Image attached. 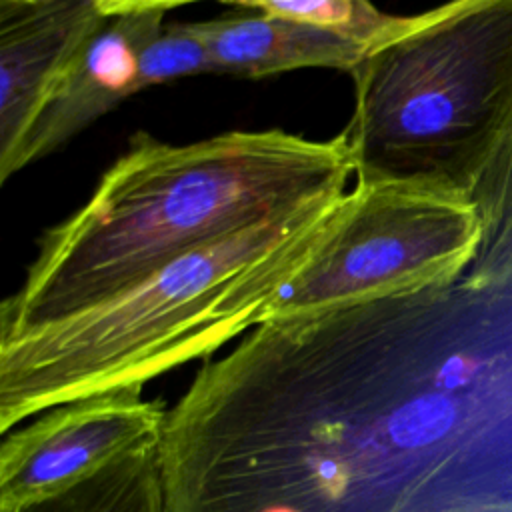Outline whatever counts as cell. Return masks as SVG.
<instances>
[{
    "label": "cell",
    "instance_id": "1",
    "mask_svg": "<svg viewBox=\"0 0 512 512\" xmlns=\"http://www.w3.org/2000/svg\"><path fill=\"white\" fill-rule=\"evenodd\" d=\"M344 136L234 130L192 144L136 134L82 208L50 228L0 336L90 308L174 260L250 226L344 194Z\"/></svg>",
    "mask_w": 512,
    "mask_h": 512
},
{
    "label": "cell",
    "instance_id": "2",
    "mask_svg": "<svg viewBox=\"0 0 512 512\" xmlns=\"http://www.w3.org/2000/svg\"><path fill=\"white\" fill-rule=\"evenodd\" d=\"M338 198L190 252L90 308L0 336V432L64 402L144 388L266 322Z\"/></svg>",
    "mask_w": 512,
    "mask_h": 512
},
{
    "label": "cell",
    "instance_id": "3",
    "mask_svg": "<svg viewBox=\"0 0 512 512\" xmlns=\"http://www.w3.org/2000/svg\"><path fill=\"white\" fill-rule=\"evenodd\" d=\"M352 78L342 136L356 182L472 198L512 132V0H450L414 14Z\"/></svg>",
    "mask_w": 512,
    "mask_h": 512
},
{
    "label": "cell",
    "instance_id": "4",
    "mask_svg": "<svg viewBox=\"0 0 512 512\" xmlns=\"http://www.w3.org/2000/svg\"><path fill=\"white\" fill-rule=\"evenodd\" d=\"M484 222L472 198L400 182H356L270 318L440 286L476 260Z\"/></svg>",
    "mask_w": 512,
    "mask_h": 512
},
{
    "label": "cell",
    "instance_id": "5",
    "mask_svg": "<svg viewBox=\"0 0 512 512\" xmlns=\"http://www.w3.org/2000/svg\"><path fill=\"white\" fill-rule=\"evenodd\" d=\"M142 390L64 402L2 434L0 512L64 490L130 452L160 446L168 408Z\"/></svg>",
    "mask_w": 512,
    "mask_h": 512
},
{
    "label": "cell",
    "instance_id": "6",
    "mask_svg": "<svg viewBox=\"0 0 512 512\" xmlns=\"http://www.w3.org/2000/svg\"><path fill=\"white\" fill-rule=\"evenodd\" d=\"M106 18L96 0H42L2 10L0 174Z\"/></svg>",
    "mask_w": 512,
    "mask_h": 512
},
{
    "label": "cell",
    "instance_id": "7",
    "mask_svg": "<svg viewBox=\"0 0 512 512\" xmlns=\"http://www.w3.org/2000/svg\"><path fill=\"white\" fill-rule=\"evenodd\" d=\"M164 14L138 10L104 20L40 110L12 162L0 174L2 182L26 164L52 154L140 90V54L164 28Z\"/></svg>",
    "mask_w": 512,
    "mask_h": 512
},
{
    "label": "cell",
    "instance_id": "8",
    "mask_svg": "<svg viewBox=\"0 0 512 512\" xmlns=\"http://www.w3.org/2000/svg\"><path fill=\"white\" fill-rule=\"evenodd\" d=\"M218 74L262 78L298 68L354 72L368 46L304 22L266 12L194 22Z\"/></svg>",
    "mask_w": 512,
    "mask_h": 512
},
{
    "label": "cell",
    "instance_id": "9",
    "mask_svg": "<svg viewBox=\"0 0 512 512\" xmlns=\"http://www.w3.org/2000/svg\"><path fill=\"white\" fill-rule=\"evenodd\" d=\"M4 512H168L160 446L130 452L64 490Z\"/></svg>",
    "mask_w": 512,
    "mask_h": 512
},
{
    "label": "cell",
    "instance_id": "10",
    "mask_svg": "<svg viewBox=\"0 0 512 512\" xmlns=\"http://www.w3.org/2000/svg\"><path fill=\"white\" fill-rule=\"evenodd\" d=\"M228 4L336 32L370 50L406 30L414 20V16L386 14L372 0H230Z\"/></svg>",
    "mask_w": 512,
    "mask_h": 512
},
{
    "label": "cell",
    "instance_id": "11",
    "mask_svg": "<svg viewBox=\"0 0 512 512\" xmlns=\"http://www.w3.org/2000/svg\"><path fill=\"white\" fill-rule=\"evenodd\" d=\"M194 74H218L194 22L164 26L140 54V90Z\"/></svg>",
    "mask_w": 512,
    "mask_h": 512
},
{
    "label": "cell",
    "instance_id": "12",
    "mask_svg": "<svg viewBox=\"0 0 512 512\" xmlns=\"http://www.w3.org/2000/svg\"><path fill=\"white\" fill-rule=\"evenodd\" d=\"M474 204L484 222V236L494 230L512 210V132L500 148L498 156L478 184Z\"/></svg>",
    "mask_w": 512,
    "mask_h": 512
},
{
    "label": "cell",
    "instance_id": "13",
    "mask_svg": "<svg viewBox=\"0 0 512 512\" xmlns=\"http://www.w3.org/2000/svg\"><path fill=\"white\" fill-rule=\"evenodd\" d=\"M464 276L480 286L512 288V210L484 236L476 260Z\"/></svg>",
    "mask_w": 512,
    "mask_h": 512
},
{
    "label": "cell",
    "instance_id": "14",
    "mask_svg": "<svg viewBox=\"0 0 512 512\" xmlns=\"http://www.w3.org/2000/svg\"><path fill=\"white\" fill-rule=\"evenodd\" d=\"M190 2H200V0H96L100 12L104 16H114V14H124V12H138V10L168 12L170 8L190 4ZM220 2H230V0H220Z\"/></svg>",
    "mask_w": 512,
    "mask_h": 512
},
{
    "label": "cell",
    "instance_id": "15",
    "mask_svg": "<svg viewBox=\"0 0 512 512\" xmlns=\"http://www.w3.org/2000/svg\"><path fill=\"white\" fill-rule=\"evenodd\" d=\"M42 0H2V10H14V8H24V6H32L38 4Z\"/></svg>",
    "mask_w": 512,
    "mask_h": 512
}]
</instances>
